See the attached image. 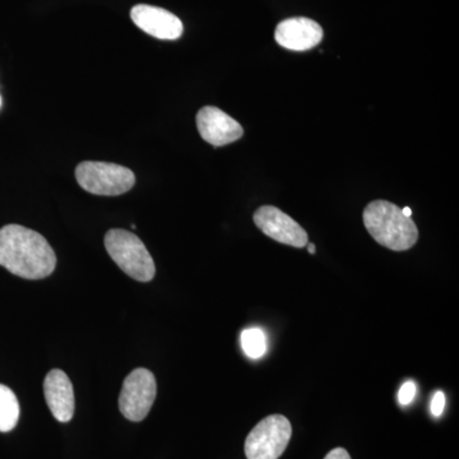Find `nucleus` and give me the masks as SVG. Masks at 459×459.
<instances>
[{
	"label": "nucleus",
	"mask_w": 459,
	"mask_h": 459,
	"mask_svg": "<svg viewBox=\"0 0 459 459\" xmlns=\"http://www.w3.org/2000/svg\"><path fill=\"white\" fill-rule=\"evenodd\" d=\"M292 437L291 422L282 415H271L247 437V459H279L289 446Z\"/></svg>",
	"instance_id": "nucleus-5"
},
{
	"label": "nucleus",
	"mask_w": 459,
	"mask_h": 459,
	"mask_svg": "<svg viewBox=\"0 0 459 459\" xmlns=\"http://www.w3.org/2000/svg\"><path fill=\"white\" fill-rule=\"evenodd\" d=\"M255 223L263 234L279 241L281 244L294 247L307 246V231L289 214L282 212L273 205H263L255 211Z\"/></svg>",
	"instance_id": "nucleus-7"
},
{
	"label": "nucleus",
	"mask_w": 459,
	"mask_h": 459,
	"mask_svg": "<svg viewBox=\"0 0 459 459\" xmlns=\"http://www.w3.org/2000/svg\"><path fill=\"white\" fill-rule=\"evenodd\" d=\"M157 395L156 377L152 371L133 370L124 379L119 397V409L124 418L129 421L140 422L147 418Z\"/></svg>",
	"instance_id": "nucleus-6"
},
{
	"label": "nucleus",
	"mask_w": 459,
	"mask_h": 459,
	"mask_svg": "<svg viewBox=\"0 0 459 459\" xmlns=\"http://www.w3.org/2000/svg\"><path fill=\"white\" fill-rule=\"evenodd\" d=\"M241 347L250 359H259L267 351V338L259 328H247L241 332Z\"/></svg>",
	"instance_id": "nucleus-13"
},
{
	"label": "nucleus",
	"mask_w": 459,
	"mask_h": 459,
	"mask_svg": "<svg viewBox=\"0 0 459 459\" xmlns=\"http://www.w3.org/2000/svg\"><path fill=\"white\" fill-rule=\"evenodd\" d=\"M274 39L280 47L287 50L307 51L318 47L322 42L323 29L310 18H289L276 27Z\"/></svg>",
	"instance_id": "nucleus-9"
},
{
	"label": "nucleus",
	"mask_w": 459,
	"mask_h": 459,
	"mask_svg": "<svg viewBox=\"0 0 459 459\" xmlns=\"http://www.w3.org/2000/svg\"><path fill=\"white\" fill-rule=\"evenodd\" d=\"M0 107H2V98H0Z\"/></svg>",
	"instance_id": "nucleus-19"
},
{
	"label": "nucleus",
	"mask_w": 459,
	"mask_h": 459,
	"mask_svg": "<svg viewBox=\"0 0 459 459\" xmlns=\"http://www.w3.org/2000/svg\"><path fill=\"white\" fill-rule=\"evenodd\" d=\"M365 228L380 246L404 252L419 240V230L411 217L402 213V208L388 201H374L364 211Z\"/></svg>",
	"instance_id": "nucleus-2"
},
{
	"label": "nucleus",
	"mask_w": 459,
	"mask_h": 459,
	"mask_svg": "<svg viewBox=\"0 0 459 459\" xmlns=\"http://www.w3.org/2000/svg\"><path fill=\"white\" fill-rule=\"evenodd\" d=\"M0 265L25 280L49 277L56 255L47 238L31 229L7 225L0 229Z\"/></svg>",
	"instance_id": "nucleus-1"
},
{
	"label": "nucleus",
	"mask_w": 459,
	"mask_h": 459,
	"mask_svg": "<svg viewBox=\"0 0 459 459\" xmlns=\"http://www.w3.org/2000/svg\"><path fill=\"white\" fill-rule=\"evenodd\" d=\"M108 255L124 273L140 282H150L156 273V265L143 241L137 235L122 229L108 230L105 235Z\"/></svg>",
	"instance_id": "nucleus-3"
},
{
	"label": "nucleus",
	"mask_w": 459,
	"mask_h": 459,
	"mask_svg": "<svg viewBox=\"0 0 459 459\" xmlns=\"http://www.w3.org/2000/svg\"><path fill=\"white\" fill-rule=\"evenodd\" d=\"M18 419H20V403L16 394L8 386L0 385V433L13 430Z\"/></svg>",
	"instance_id": "nucleus-12"
},
{
	"label": "nucleus",
	"mask_w": 459,
	"mask_h": 459,
	"mask_svg": "<svg viewBox=\"0 0 459 459\" xmlns=\"http://www.w3.org/2000/svg\"><path fill=\"white\" fill-rule=\"evenodd\" d=\"M199 134L214 147H222L243 137V126L219 108H202L197 114Z\"/></svg>",
	"instance_id": "nucleus-8"
},
{
	"label": "nucleus",
	"mask_w": 459,
	"mask_h": 459,
	"mask_svg": "<svg viewBox=\"0 0 459 459\" xmlns=\"http://www.w3.org/2000/svg\"><path fill=\"white\" fill-rule=\"evenodd\" d=\"M444 407H446V394L442 391H437L431 401V413L435 418H440L443 415Z\"/></svg>",
	"instance_id": "nucleus-15"
},
{
	"label": "nucleus",
	"mask_w": 459,
	"mask_h": 459,
	"mask_svg": "<svg viewBox=\"0 0 459 459\" xmlns=\"http://www.w3.org/2000/svg\"><path fill=\"white\" fill-rule=\"evenodd\" d=\"M131 17L142 31L160 40H177L183 35V23L166 9L138 4L132 8Z\"/></svg>",
	"instance_id": "nucleus-10"
},
{
	"label": "nucleus",
	"mask_w": 459,
	"mask_h": 459,
	"mask_svg": "<svg viewBox=\"0 0 459 459\" xmlns=\"http://www.w3.org/2000/svg\"><path fill=\"white\" fill-rule=\"evenodd\" d=\"M325 459H351V457H350L349 452H347L346 449L336 448L332 449V451L325 455Z\"/></svg>",
	"instance_id": "nucleus-16"
},
{
	"label": "nucleus",
	"mask_w": 459,
	"mask_h": 459,
	"mask_svg": "<svg viewBox=\"0 0 459 459\" xmlns=\"http://www.w3.org/2000/svg\"><path fill=\"white\" fill-rule=\"evenodd\" d=\"M75 179L86 192L105 197L122 195L135 184V175L131 169L100 161L81 162L75 169Z\"/></svg>",
	"instance_id": "nucleus-4"
},
{
	"label": "nucleus",
	"mask_w": 459,
	"mask_h": 459,
	"mask_svg": "<svg viewBox=\"0 0 459 459\" xmlns=\"http://www.w3.org/2000/svg\"><path fill=\"white\" fill-rule=\"evenodd\" d=\"M402 213L404 214L406 217H411V214H412V211H411L410 207H404L403 210H402Z\"/></svg>",
	"instance_id": "nucleus-17"
},
{
	"label": "nucleus",
	"mask_w": 459,
	"mask_h": 459,
	"mask_svg": "<svg viewBox=\"0 0 459 459\" xmlns=\"http://www.w3.org/2000/svg\"><path fill=\"white\" fill-rule=\"evenodd\" d=\"M307 250H309L310 255H316V246L314 244H307Z\"/></svg>",
	"instance_id": "nucleus-18"
},
{
	"label": "nucleus",
	"mask_w": 459,
	"mask_h": 459,
	"mask_svg": "<svg viewBox=\"0 0 459 459\" xmlns=\"http://www.w3.org/2000/svg\"><path fill=\"white\" fill-rule=\"evenodd\" d=\"M415 395L416 385L412 380H409V382L404 383L401 386L400 392H398V401H400L402 406H409L413 398H415Z\"/></svg>",
	"instance_id": "nucleus-14"
},
{
	"label": "nucleus",
	"mask_w": 459,
	"mask_h": 459,
	"mask_svg": "<svg viewBox=\"0 0 459 459\" xmlns=\"http://www.w3.org/2000/svg\"><path fill=\"white\" fill-rule=\"evenodd\" d=\"M44 394L54 418L69 422L74 415V391L71 379L63 370L54 369L44 382Z\"/></svg>",
	"instance_id": "nucleus-11"
}]
</instances>
